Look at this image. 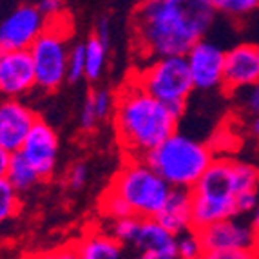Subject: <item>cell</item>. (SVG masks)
<instances>
[{
    "mask_svg": "<svg viewBox=\"0 0 259 259\" xmlns=\"http://www.w3.org/2000/svg\"><path fill=\"white\" fill-rule=\"evenodd\" d=\"M35 4L48 20H55L65 15V0H36Z\"/></svg>",
    "mask_w": 259,
    "mask_h": 259,
    "instance_id": "30",
    "label": "cell"
},
{
    "mask_svg": "<svg viewBox=\"0 0 259 259\" xmlns=\"http://www.w3.org/2000/svg\"><path fill=\"white\" fill-rule=\"evenodd\" d=\"M180 118L168 105L129 78L116 93L111 120L123 154L145 158L165 138L176 133Z\"/></svg>",
    "mask_w": 259,
    "mask_h": 259,
    "instance_id": "2",
    "label": "cell"
},
{
    "mask_svg": "<svg viewBox=\"0 0 259 259\" xmlns=\"http://www.w3.org/2000/svg\"><path fill=\"white\" fill-rule=\"evenodd\" d=\"M131 246L143 259L178 257L176 236L165 229L156 218H142L138 234Z\"/></svg>",
    "mask_w": 259,
    "mask_h": 259,
    "instance_id": "15",
    "label": "cell"
},
{
    "mask_svg": "<svg viewBox=\"0 0 259 259\" xmlns=\"http://www.w3.org/2000/svg\"><path fill=\"white\" fill-rule=\"evenodd\" d=\"M9 156H11V152L6 151L4 147H0V178H6L8 165H9Z\"/></svg>",
    "mask_w": 259,
    "mask_h": 259,
    "instance_id": "31",
    "label": "cell"
},
{
    "mask_svg": "<svg viewBox=\"0 0 259 259\" xmlns=\"http://www.w3.org/2000/svg\"><path fill=\"white\" fill-rule=\"evenodd\" d=\"M35 87V67L29 49L0 48V95L4 98H22Z\"/></svg>",
    "mask_w": 259,
    "mask_h": 259,
    "instance_id": "12",
    "label": "cell"
},
{
    "mask_svg": "<svg viewBox=\"0 0 259 259\" xmlns=\"http://www.w3.org/2000/svg\"><path fill=\"white\" fill-rule=\"evenodd\" d=\"M22 208V194L8 182V178H0V225L18 216Z\"/></svg>",
    "mask_w": 259,
    "mask_h": 259,
    "instance_id": "21",
    "label": "cell"
},
{
    "mask_svg": "<svg viewBox=\"0 0 259 259\" xmlns=\"http://www.w3.org/2000/svg\"><path fill=\"white\" fill-rule=\"evenodd\" d=\"M123 248L111 232H102L96 230L83 236L80 241L74 245L73 255L82 259H118L123 255Z\"/></svg>",
    "mask_w": 259,
    "mask_h": 259,
    "instance_id": "18",
    "label": "cell"
},
{
    "mask_svg": "<svg viewBox=\"0 0 259 259\" xmlns=\"http://www.w3.org/2000/svg\"><path fill=\"white\" fill-rule=\"evenodd\" d=\"M218 13L210 0H140L131 18V40L138 62L187 55L210 31Z\"/></svg>",
    "mask_w": 259,
    "mask_h": 259,
    "instance_id": "1",
    "label": "cell"
},
{
    "mask_svg": "<svg viewBox=\"0 0 259 259\" xmlns=\"http://www.w3.org/2000/svg\"><path fill=\"white\" fill-rule=\"evenodd\" d=\"M216 158L214 149L189 134L172 133L145 160L172 189H192Z\"/></svg>",
    "mask_w": 259,
    "mask_h": 259,
    "instance_id": "4",
    "label": "cell"
},
{
    "mask_svg": "<svg viewBox=\"0 0 259 259\" xmlns=\"http://www.w3.org/2000/svg\"><path fill=\"white\" fill-rule=\"evenodd\" d=\"M245 216H232L198 229L203 257L250 259L259 255V232Z\"/></svg>",
    "mask_w": 259,
    "mask_h": 259,
    "instance_id": "8",
    "label": "cell"
},
{
    "mask_svg": "<svg viewBox=\"0 0 259 259\" xmlns=\"http://www.w3.org/2000/svg\"><path fill=\"white\" fill-rule=\"evenodd\" d=\"M257 257H259V255H257Z\"/></svg>",
    "mask_w": 259,
    "mask_h": 259,
    "instance_id": "34",
    "label": "cell"
},
{
    "mask_svg": "<svg viewBox=\"0 0 259 259\" xmlns=\"http://www.w3.org/2000/svg\"><path fill=\"white\" fill-rule=\"evenodd\" d=\"M178 257L182 259H199L203 257V243L198 229H189L176 236Z\"/></svg>",
    "mask_w": 259,
    "mask_h": 259,
    "instance_id": "24",
    "label": "cell"
},
{
    "mask_svg": "<svg viewBox=\"0 0 259 259\" xmlns=\"http://www.w3.org/2000/svg\"><path fill=\"white\" fill-rule=\"evenodd\" d=\"M218 15L230 20H245L259 9V0H210Z\"/></svg>",
    "mask_w": 259,
    "mask_h": 259,
    "instance_id": "22",
    "label": "cell"
},
{
    "mask_svg": "<svg viewBox=\"0 0 259 259\" xmlns=\"http://www.w3.org/2000/svg\"><path fill=\"white\" fill-rule=\"evenodd\" d=\"M36 118L38 114L24 104L22 98L0 100V147L9 152L20 151Z\"/></svg>",
    "mask_w": 259,
    "mask_h": 259,
    "instance_id": "13",
    "label": "cell"
},
{
    "mask_svg": "<svg viewBox=\"0 0 259 259\" xmlns=\"http://www.w3.org/2000/svg\"><path fill=\"white\" fill-rule=\"evenodd\" d=\"M248 133H250L252 138L259 140V116L250 118V123H248Z\"/></svg>",
    "mask_w": 259,
    "mask_h": 259,
    "instance_id": "33",
    "label": "cell"
},
{
    "mask_svg": "<svg viewBox=\"0 0 259 259\" xmlns=\"http://www.w3.org/2000/svg\"><path fill=\"white\" fill-rule=\"evenodd\" d=\"M85 80L98 82L104 76L111 49V22L107 17L98 18L93 33L85 40Z\"/></svg>",
    "mask_w": 259,
    "mask_h": 259,
    "instance_id": "16",
    "label": "cell"
},
{
    "mask_svg": "<svg viewBox=\"0 0 259 259\" xmlns=\"http://www.w3.org/2000/svg\"><path fill=\"white\" fill-rule=\"evenodd\" d=\"M48 18L33 2H22L15 6L0 20V48L4 49H29L40 36Z\"/></svg>",
    "mask_w": 259,
    "mask_h": 259,
    "instance_id": "9",
    "label": "cell"
},
{
    "mask_svg": "<svg viewBox=\"0 0 259 259\" xmlns=\"http://www.w3.org/2000/svg\"><path fill=\"white\" fill-rule=\"evenodd\" d=\"M100 125V118L96 114L95 104H93L91 95H87L83 100L82 107H80V114H78V127L83 134H89Z\"/></svg>",
    "mask_w": 259,
    "mask_h": 259,
    "instance_id": "28",
    "label": "cell"
},
{
    "mask_svg": "<svg viewBox=\"0 0 259 259\" xmlns=\"http://www.w3.org/2000/svg\"><path fill=\"white\" fill-rule=\"evenodd\" d=\"M73 24L69 17L49 20L46 29L29 48L31 60L35 67L36 87L42 91H58L67 82V58L71 49Z\"/></svg>",
    "mask_w": 259,
    "mask_h": 259,
    "instance_id": "7",
    "label": "cell"
},
{
    "mask_svg": "<svg viewBox=\"0 0 259 259\" xmlns=\"http://www.w3.org/2000/svg\"><path fill=\"white\" fill-rule=\"evenodd\" d=\"M85 80V44L76 42L71 46L67 58V83Z\"/></svg>",
    "mask_w": 259,
    "mask_h": 259,
    "instance_id": "26",
    "label": "cell"
},
{
    "mask_svg": "<svg viewBox=\"0 0 259 259\" xmlns=\"http://www.w3.org/2000/svg\"><path fill=\"white\" fill-rule=\"evenodd\" d=\"M89 180V168L83 161H76L67 168L65 174V183L71 190H82Z\"/></svg>",
    "mask_w": 259,
    "mask_h": 259,
    "instance_id": "29",
    "label": "cell"
},
{
    "mask_svg": "<svg viewBox=\"0 0 259 259\" xmlns=\"http://www.w3.org/2000/svg\"><path fill=\"white\" fill-rule=\"evenodd\" d=\"M140 223H142V218L138 216H125L120 218V220H112L111 225H109V232L123 246H131L136 234H138Z\"/></svg>",
    "mask_w": 259,
    "mask_h": 259,
    "instance_id": "25",
    "label": "cell"
},
{
    "mask_svg": "<svg viewBox=\"0 0 259 259\" xmlns=\"http://www.w3.org/2000/svg\"><path fill=\"white\" fill-rule=\"evenodd\" d=\"M22 156L38 170L42 180H51L60 158V138L44 118H36L20 147Z\"/></svg>",
    "mask_w": 259,
    "mask_h": 259,
    "instance_id": "11",
    "label": "cell"
},
{
    "mask_svg": "<svg viewBox=\"0 0 259 259\" xmlns=\"http://www.w3.org/2000/svg\"><path fill=\"white\" fill-rule=\"evenodd\" d=\"M230 95H232L234 109L241 116H246L248 120L254 116H259V82L245 85L241 89H236Z\"/></svg>",
    "mask_w": 259,
    "mask_h": 259,
    "instance_id": "20",
    "label": "cell"
},
{
    "mask_svg": "<svg viewBox=\"0 0 259 259\" xmlns=\"http://www.w3.org/2000/svg\"><path fill=\"white\" fill-rule=\"evenodd\" d=\"M6 178H8V182L20 194H26V192L33 190L36 185H40L44 182L42 176L38 174V170L22 156L20 151L11 152V156H9V165H8Z\"/></svg>",
    "mask_w": 259,
    "mask_h": 259,
    "instance_id": "19",
    "label": "cell"
},
{
    "mask_svg": "<svg viewBox=\"0 0 259 259\" xmlns=\"http://www.w3.org/2000/svg\"><path fill=\"white\" fill-rule=\"evenodd\" d=\"M248 218H250V223L255 227V230L259 232V185H257V192H255V205Z\"/></svg>",
    "mask_w": 259,
    "mask_h": 259,
    "instance_id": "32",
    "label": "cell"
},
{
    "mask_svg": "<svg viewBox=\"0 0 259 259\" xmlns=\"http://www.w3.org/2000/svg\"><path fill=\"white\" fill-rule=\"evenodd\" d=\"M156 220L170 230L174 236L194 229L192 225V194L189 189H170L163 207L156 214Z\"/></svg>",
    "mask_w": 259,
    "mask_h": 259,
    "instance_id": "17",
    "label": "cell"
},
{
    "mask_svg": "<svg viewBox=\"0 0 259 259\" xmlns=\"http://www.w3.org/2000/svg\"><path fill=\"white\" fill-rule=\"evenodd\" d=\"M259 82V46L257 44H236L225 51L223 89L236 91L245 85Z\"/></svg>",
    "mask_w": 259,
    "mask_h": 259,
    "instance_id": "14",
    "label": "cell"
},
{
    "mask_svg": "<svg viewBox=\"0 0 259 259\" xmlns=\"http://www.w3.org/2000/svg\"><path fill=\"white\" fill-rule=\"evenodd\" d=\"M109 189L125 199L134 216L154 218L163 207L172 187L156 172L145 158L127 156Z\"/></svg>",
    "mask_w": 259,
    "mask_h": 259,
    "instance_id": "6",
    "label": "cell"
},
{
    "mask_svg": "<svg viewBox=\"0 0 259 259\" xmlns=\"http://www.w3.org/2000/svg\"><path fill=\"white\" fill-rule=\"evenodd\" d=\"M100 214L109 221L120 220V218L125 216H134L125 199L121 198L120 194H116L112 189L105 190V194L100 199Z\"/></svg>",
    "mask_w": 259,
    "mask_h": 259,
    "instance_id": "23",
    "label": "cell"
},
{
    "mask_svg": "<svg viewBox=\"0 0 259 259\" xmlns=\"http://www.w3.org/2000/svg\"><path fill=\"white\" fill-rule=\"evenodd\" d=\"M131 78L154 98L168 105L178 116H183L187 102L194 91L185 55L158 56L142 62Z\"/></svg>",
    "mask_w": 259,
    "mask_h": 259,
    "instance_id": "5",
    "label": "cell"
},
{
    "mask_svg": "<svg viewBox=\"0 0 259 259\" xmlns=\"http://www.w3.org/2000/svg\"><path fill=\"white\" fill-rule=\"evenodd\" d=\"M185 56L194 89L207 93L223 87L225 51L220 44L203 36L187 51Z\"/></svg>",
    "mask_w": 259,
    "mask_h": 259,
    "instance_id": "10",
    "label": "cell"
},
{
    "mask_svg": "<svg viewBox=\"0 0 259 259\" xmlns=\"http://www.w3.org/2000/svg\"><path fill=\"white\" fill-rule=\"evenodd\" d=\"M89 95L93 98V104H95L100 123L109 120L112 116V111H114V104H116V93L107 89V87H98V89H93Z\"/></svg>",
    "mask_w": 259,
    "mask_h": 259,
    "instance_id": "27",
    "label": "cell"
},
{
    "mask_svg": "<svg viewBox=\"0 0 259 259\" xmlns=\"http://www.w3.org/2000/svg\"><path fill=\"white\" fill-rule=\"evenodd\" d=\"M259 168L232 156L214 158L192 189V225L201 229L216 221L238 216L236 198L241 192H255Z\"/></svg>",
    "mask_w": 259,
    "mask_h": 259,
    "instance_id": "3",
    "label": "cell"
}]
</instances>
